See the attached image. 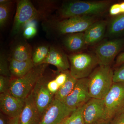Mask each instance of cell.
I'll use <instances>...</instances> for the list:
<instances>
[{"mask_svg":"<svg viewBox=\"0 0 124 124\" xmlns=\"http://www.w3.org/2000/svg\"><path fill=\"white\" fill-rule=\"evenodd\" d=\"M94 16H76L59 19L49 18L43 21L44 31L50 37L65 35L67 34L83 32L96 22Z\"/></svg>","mask_w":124,"mask_h":124,"instance_id":"obj_1","label":"cell"},{"mask_svg":"<svg viewBox=\"0 0 124 124\" xmlns=\"http://www.w3.org/2000/svg\"><path fill=\"white\" fill-rule=\"evenodd\" d=\"M110 4V1L107 0L67 1L58 8V18H56L62 19L76 16L99 15L106 11Z\"/></svg>","mask_w":124,"mask_h":124,"instance_id":"obj_2","label":"cell"},{"mask_svg":"<svg viewBox=\"0 0 124 124\" xmlns=\"http://www.w3.org/2000/svg\"><path fill=\"white\" fill-rule=\"evenodd\" d=\"M113 71L110 66L97 67L88 78L91 98L103 99L113 84Z\"/></svg>","mask_w":124,"mask_h":124,"instance_id":"obj_3","label":"cell"},{"mask_svg":"<svg viewBox=\"0 0 124 124\" xmlns=\"http://www.w3.org/2000/svg\"><path fill=\"white\" fill-rule=\"evenodd\" d=\"M48 65L44 63L35 66L23 76L11 78L9 93L16 97L25 99L31 93L38 80L44 75Z\"/></svg>","mask_w":124,"mask_h":124,"instance_id":"obj_4","label":"cell"},{"mask_svg":"<svg viewBox=\"0 0 124 124\" xmlns=\"http://www.w3.org/2000/svg\"><path fill=\"white\" fill-rule=\"evenodd\" d=\"M71 75L78 80L87 78L98 65L99 61L95 54L80 53L68 55Z\"/></svg>","mask_w":124,"mask_h":124,"instance_id":"obj_5","label":"cell"},{"mask_svg":"<svg viewBox=\"0 0 124 124\" xmlns=\"http://www.w3.org/2000/svg\"><path fill=\"white\" fill-rule=\"evenodd\" d=\"M103 99V119L111 121L116 116L124 113V83H113Z\"/></svg>","mask_w":124,"mask_h":124,"instance_id":"obj_6","label":"cell"},{"mask_svg":"<svg viewBox=\"0 0 124 124\" xmlns=\"http://www.w3.org/2000/svg\"><path fill=\"white\" fill-rule=\"evenodd\" d=\"M38 20H42V17L31 1H17L11 34L13 36L18 35L28 23Z\"/></svg>","mask_w":124,"mask_h":124,"instance_id":"obj_7","label":"cell"},{"mask_svg":"<svg viewBox=\"0 0 124 124\" xmlns=\"http://www.w3.org/2000/svg\"><path fill=\"white\" fill-rule=\"evenodd\" d=\"M75 110L69 108L63 102L54 98L41 116L39 124H62Z\"/></svg>","mask_w":124,"mask_h":124,"instance_id":"obj_8","label":"cell"},{"mask_svg":"<svg viewBox=\"0 0 124 124\" xmlns=\"http://www.w3.org/2000/svg\"><path fill=\"white\" fill-rule=\"evenodd\" d=\"M124 44V39L117 38L103 42L96 47L95 54L99 65L110 66Z\"/></svg>","mask_w":124,"mask_h":124,"instance_id":"obj_9","label":"cell"},{"mask_svg":"<svg viewBox=\"0 0 124 124\" xmlns=\"http://www.w3.org/2000/svg\"><path fill=\"white\" fill-rule=\"evenodd\" d=\"M49 76L46 71L34 86L31 93L40 115L42 114L54 100V95L50 93L47 87Z\"/></svg>","mask_w":124,"mask_h":124,"instance_id":"obj_10","label":"cell"},{"mask_svg":"<svg viewBox=\"0 0 124 124\" xmlns=\"http://www.w3.org/2000/svg\"><path fill=\"white\" fill-rule=\"evenodd\" d=\"M91 98L89 93L87 78L78 80L71 93L62 102L68 107L75 110L86 104Z\"/></svg>","mask_w":124,"mask_h":124,"instance_id":"obj_11","label":"cell"},{"mask_svg":"<svg viewBox=\"0 0 124 124\" xmlns=\"http://www.w3.org/2000/svg\"><path fill=\"white\" fill-rule=\"evenodd\" d=\"M25 99L16 97L9 92L0 94V107L2 113L9 118L20 116L24 107Z\"/></svg>","mask_w":124,"mask_h":124,"instance_id":"obj_12","label":"cell"},{"mask_svg":"<svg viewBox=\"0 0 124 124\" xmlns=\"http://www.w3.org/2000/svg\"><path fill=\"white\" fill-rule=\"evenodd\" d=\"M104 112V99L91 98L85 104L83 111L85 124H93L103 119Z\"/></svg>","mask_w":124,"mask_h":124,"instance_id":"obj_13","label":"cell"},{"mask_svg":"<svg viewBox=\"0 0 124 124\" xmlns=\"http://www.w3.org/2000/svg\"><path fill=\"white\" fill-rule=\"evenodd\" d=\"M44 63L54 65L60 71L68 70L70 68L68 55L60 46L54 44L50 45L49 52Z\"/></svg>","mask_w":124,"mask_h":124,"instance_id":"obj_14","label":"cell"},{"mask_svg":"<svg viewBox=\"0 0 124 124\" xmlns=\"http://www.w3.org/2000/svg\"><path fill=\"white\" fill-rule=\"evenodd\" d=\"M41 118L31 93L25 99L24 107L19 116L20 124H39Z\"/></svg>","mask_w":124,"mask_h":124,"instance_id":"obj_15","label":"cell"},{"mask_svg":"<svg viewBox=\"0 0 124 124\" xmlns=\"http://www.w3.org/2000/svg\"><path fill=\"white\" fill-rule=\"evenodd\" d=\"M10 57L19 61L32 59L33 49L26 39L20 38L15 40L11 46Z\"/></svg>","mask_w":124,"mask_h":124,"instance_id":"obj_16","label":"cell"},{"mask_svg":"<svg viewBox=\"0 0 124 124\" xmlns=\"http://www.w3.org/2000/svg\"><path fill=\"white\" fill-rule=\"evenodd\" d=\"M107 23L106 21H96L85 31L84 37L86 45L97 44L102 39L105 34Z\"/></svg>","mask_w":124,"mask_h":124,"instance_id":"obj_17","label":"cell"},{"mask_svg":"<svg viewBox=\"0 0 124 124\" xmlns=\"http://www.w3.org/2000/svg\"><path fill=\"white\" fill-rule=\"evenodd\" d=\"M62 43L67 51L70 53V54L80 53L86 46L84 32L65 35Z\"/></svg>","mask_w":124,"mask_h":124,"instance_id":"obj_18","label":"cell"},{"mask_svg":"<svg viewBox=\"0 0 124 124\" xmlns=\"http://www.w3.org/2000/svg\"><path fill=\"white\" fill-rule=\"evenodd\" d=\"M9 66L11 78L22 77L35 66L32 60L19 61L9 57Z\"/></svg>","mask_w":124,"mask_h":124,"instance_id":"obj_19","label":"cell"},{"mask_svg":"<svg viewBox=\"0 0 124 124\" xmlns=\"http://www.w3.org/2000/svg\"><path fill=\"white\" fill-rule=\"evenodd\" d=\"M108 34L111 37H117L124 34V13L115 16L108 23Z\"/></svg>","mask_w":124,"mask_h":124,"instance_id":"obj_20","label":"cell"},{"mask_svg":"<svg viewBox=\"0 0 124 124\" xmlns=\"http://www.w3.org/2000/svg\"><path fill=\"white\" fill-rule=\"evenodd\" d=\"M67 73L66 81L64 84L60 86L54 96V98L62 102L71 93L78 80L71 75L70 71H68Z\"/></svg>","mask_w":124,"mask_h":124,"instance_id":"obj_21","label":"cell"},{"mask_svg":"<svg viewBox=\"0 0 124 124\" xmlns=\"http://www.w3.org/2000/svg\"><path fill=\"white\" fill-rule=\"evenodd\" d=\"M50 45L41 44L36 46L32 50V60L35 66L43 64L49 52Z\"/></svg>","mask_w":124,"mask_h":124,"instance_id":"obj_22","label":"cell"},{"mask_svg":"<svg viewBox=\"0 0 124 124\" xmlns=\"http://www.w3.org/2000/svg\"><path fill=\"white\" fill-rule=\"evenodd\" d=\"M36 2L38 7L36 9L40 14L43 21L49 18L50 14L57 9L56 1L40 0Z\"/></svg>","mask_w":124,"mask_h":124,"instance_id":"obj_23","label":"cell"},{"mask_svg":"<svg viewBox=\"0 0 124 124\" xmlns=\"http://www.w3.org/2000/svg\"><path fill=\"white\" fill-rule=\"evenodd\" d=\"M13 1L9 0H0V27L6 26L8 20L10 13Z\"/></svg>","mask_w":124,"mask_h":124,"instance_id":"obj_24","label":"cell"},{"mask_svg":"<svg viewBox=\"0 0 124 124\" xmlns=\"http://www.w3.org/2000/svg\"><path fill=\"white\" fill-rule=\"evenodd\" d=\"M85 104L76 108L62 124H85L83 116Z\"/></svg>","mask_w":124,"mask_h":124,"instance_id":"obj_25","label":"cell"},{"mask_svg":"<svg viewBox=\"0 0 124 124\" xmlns=\"http://www.w3.org/2000/svg\"><path fill=\"white\" fill-rule=\"evenodd\" d=\"M0 75L11 78L8 58L4 53L2 52H1L0 54Z\"/></svg>","mask_w":124,"mask_h":124,"instance_id":"obj_26","label":"cell"},{"mask_svg":"<svg viewBox=\"0 0 124 124\" xmlns=\"http://www.w3.org/2000/svg\"><path fill=\"white\" fill-rule=\"evenodd\" d=\"M37 29L35 23L31 22L28 23L24 27L23 36L24 39H30L33 38L36 35Z\"/></svg>","mask_w":124,"mask_h":124,"instance_id":"obj_27","label":"cell"},{"mask_svg":"<svg viewBox=\"0 0 124 124\" xmlns=\"http://www.w3.org/2000/svg\"><path fill=\"white\" fill-rule=\"evenodd\" d=\"M10 78L0 76V93L9 92V89Z\"/></svg>","mask_w":124,"mask_h":124,"instance_id":"obj_28","label":"cell"},{"mask_svg":"<svg viewBox=\"0 0 124 124\" xmlns=\"http://www.w3.org/2000/svg\"><path fill=\"white\" fill-rule=\"evenodd\" d=\"M113 72V83H124V64Z\"/></svg>","mask_w":124,"mask_h":124,"instance_id":"obj_29","label":"cell"},{"mask_svg":"<svg viewBox=\"0 0 124 124\" xmlns=\"http://www.w3.org/2000/svg\"><path fill=\"white\" fill-rule=\"evenodd\" d=\"M68 70L59 71L58 74L55 77V79L60 87L64 84L66 81L68 77Z\"/></svg>","mask_w":124,"mask_h":124,"instance_id":"obj_30","label":"cell"},{"mask_svg":"<svg viewBox=\"0 0 124 124\" xmlns=\"http://www.w3.org/2000/svg\"><path fill=\"white\" fill-rule=\"evenodd\" d=\"M47 87L50 92L55 95L57 93L60 86L55 79V78L52 80H49L47 83Z\"/></svg>","mask_w":124,"mask_h":124,"instance_id":"obj_31","label":"cell"},{"mask_svg":"<svg viewBox=\"0 0 124 124\" xmlns=\"http://www.w3.org/2000/svg\"><path fill=\"white\" fill-rule=\"evenodd\" d=\"M110 14L113 16H116L121 14L120 4H116L111 6L110 9Z\"/></svg>","mask_w":124,"mask_h":124,"instance_id":"obj_32","label":"cell"},{"mask_svg":"<svg viewBox=\"0 0 124 124\" xmlns=\"http://www.w3.org/2000/svg\"><path fill=\"white\" fill-rule=\"evenodd\" d=\"M110 124H124V113L114 117L111 121Z\"/></svg>","mask_w":124,"mask_h":124,"instance_id":"obj_33","label":"cell"},{"mask_svg":"<svg viewBox=\"0 0 124 124\" xmlns=\"http://www.w3.org/2000/svg\"><path fill=\"white\" fill-rule=\"evenodd\" d=\"M116 66H119L124 64V52L117 56L116 60Z\"/></svg>","mask_w":124,"mask_h":124,"instance_id":"obj_34","label":"cell"},{"mask_svg":"<svg viewBox=\"0 0 124 124\" xmlns=\"http://www.w3.org/2000/svg\"><path fill=\"white\" fill-rule=\"evenodd\" d=\"M5 115L2 113H0V124H8L9 118L6 117Z\"/></svg>","mask_w":124,"mask_h":124,"instance_id":"obj_35","label":"cell"},{"mask_svg":"<svg viewBox=\"0 0 124 124\" xmlns=\"http://www.w3.org/2000/svg\"><path fill=\"white\" fill-rule=\"evenodd\" d=\"M8 124H20L19 116L14 118H9Z\"/></svg>","mask_w":124,"mask_h":124,"instance_id":"obj_36","label":"cell"},{"mask_svg":"<svg viewBox=\"0 0 124 124\" xmlns=\"http://www.w3.org/2000/svg\"><path fill=\"white\" fill-rule=\"evenodd\" d=\"M111 121L102 119L95 122L93 124H110Z\"/></svg>","mask_w":124,"mask_h":124,"instance_id":"obj_37","label":"cell"},{"mask_svg":"<svg viewBox=\"0 0 124 124\" xmlns=\"http://www.w3.org/2000/svg\"><path fill=\"white\" fill-rule=\"evenodd\" d=\"M120 5L121 14H124V2H121L120 4Z\"/></svg>","mask_w":124,"mask_h":124,"instance_id":"obj_38","label":"cell"}]
</instances>
